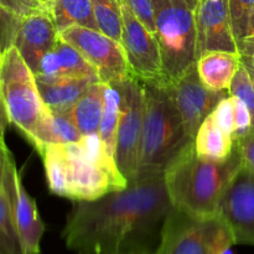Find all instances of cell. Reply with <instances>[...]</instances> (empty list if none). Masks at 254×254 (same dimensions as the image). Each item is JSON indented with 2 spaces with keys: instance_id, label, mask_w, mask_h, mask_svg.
Here are the masks:
<instances>
[{
  "instance_id": "cell-2",
  "label": "cell",
  "mask_w": 254,
  "mask_h": 254,
  "mask_svg": "<svg viewBox=\"0 0 254 254\" xmlns=\"http://www.w3.org/2000/svg\"><path fill=\"white\" fill-rule=\"evenodd\" d=\"M241 168L242 158L236 141L225 161H211L196 154L191 140L164 169L166 192L174 208L197 217H212L218 215L221 198Z\"/></svg>"
},
{
  "instance_id": "cell-26",
  "label": "cell",
  "mask_w": 254,
  "mask_h": 254,
  "mask_svg": "<svg viewBox=\"0 0 254 254\" xmlns=\"http://www.w3.org/2000/svg\"><path fill=\"white\" fill-rule=\"evenodd\" d=\"M21 19V15L10 10L0 1V56L14 46Z\"/></svg>"
},
{
  "instance_id": "cell-11",
  "label": "cell",
  "mask_w": 254,
  "mask_h": 254,
  "mask_svg": "<svg viewBox=\"0 0 254 254\" xmlns=\"http://www.w3.org/2000/svg\"><path fill=\"white\" fill-rule=\"evenodd\" d=\"M218 215L230 226L236 245L254 246V174L243 165L223 193Z\"/></svg>"
},
{
  "instance_id": "cell-33",
  "label": "cell",
  "mask_w": 254,
  "mask_h": 254,
  "mask_svg": "<svg viewBox=\"0 0 254 254\" xmlns=\"http://www.w3.org/2000/svg\"><path fill=\"white\" fill-rule=\"evenodd\" d=\"M238 54L241 56L254 57V7L252 12H251L245 37L241 41V44L238 45Z\"/></svg>"
},
{
  "instance_id": "cell-8",
  "label": "cell",
  "mask_w": 254,
  "mask_h": 254,
  "mask_svg": "<svg viewBox=\"0 0 254 254\" xmlns=\"http://www.w3.org/2000/svg\"><path fill=\"white\" fill-rule=\"evenodd\" d=\"M60 36L78 50L103 83H116L133 76L123 45L98 30L69 26L62 30Z\"/></svg>"
},
{
  "instance_id": "cell-36",
  "label": "cell",
  "mask_w": 254,
  "mask_h": 254,
  "mask_svg": "<svg viewBox=\"0 0 254 254\" xmlns=\"http://www.w3.org/2000/svg\"><path fill=\"white\" fill-rule=\"evenodd\" d=\"M9 124H11V122H10L6 107H5L4 101L1 98V94H0V139H4L5 131H6Z\"/></svg>"
},
{
  "instance_id": "cell-14",
  "label": "cell",
  "mask_w": 254,
  "mask_h": 254,
  "mask_svg": "<svg viewBox=\"0 0 254 254\" xmlns=\"http://www.w3.org/2000/svg\"><path fill=\"white\" fill-rule=\"evenodd\" d=\"M59 37L49 5H41L22 16L14 47L35 74L42 57L55 46Z\"/></svg>"
},
{
  "instance_id": "cell-40",
  "label": "cell",
  "mask_w": 254,
  "mask_h": 254,
  "mask_svg": "<svg viewBox=\"0 0 254 254\" xmlns=\"http://www.w3.org/2000/svg\"><path fill=\"white\" fill-rule=\"evenodd\" d=\"M127 254H153V252H133V253H127Z\"/></svg>"
},
{
  "instance_id": "cell-34",
  "label": "cell",
  "mask_w": 254,
  "mask_h": 254,
  "mask_svg": "<svg viewBox=\"0 0 254 254\" xmlns=\"http://www.w3.org/2000/svg\"><path fill=\"white\" fill-rule=\"evenodd\" d=\"M2 4L10 10H12L16 14L25 16V15L30 14L31 11L36 10L41 5L37 4L35 0H0Z\"/></svg>"
},
{
  "instance_id": "cell-23",
  "label": "cell",
  "mask_w": 254,
  "mask_h": 254,
  "mask_svg": "<svg viewBox=\"0 0 254 254\" xmlns=\"http://www.w3.org/2000/svg\"><path fill=\"white\" fill-rule=\"evenodd\" d=\"M91 1L98 31L121 42L122 31H123L121 0H91Z\"/></svg>"
},
{
  "instance_id": "cell-22",
  "label": "cell",
  "mask_w": 254,
  "mask_h": 254,
  "mask_svg": "<svg viewBox=\"0 0 254 254\" xmlns=\"http://www.w3.org/2000/svg\"><path fill=\"white\" fill-rule=\"evenodd\" d=\"M47 185L52 193L67 197L66 144H49L41 154Z\"/></svg>"
},
{
  "instance_id": "cell-30",
  "label": "cell",
  "mask_w": 254,
  "mask_h": 254,
  "mask_svg": "<svg viewBox=\"0 0 254 254\" xmlns=\"http://www.w3.org/2000/svg\"><path fill=\"white\" fill-rule=\"evenodd\" d=\"M133 12L134 16L156 37L155 12L153 0H122Z\"/></svg>"
},
{
  "instance_id": "cell-9",
  "label": "cell",
  "mask_w": 254,
  "mask_h": 254,
  "mask_svg": "<svg viewBox=\"0 0 254 254\" xmlns=\"http://www.w3.org/2000/svg\"><path fill=\"white\" fill-rule=\"evenodd\" d=\"M2 188L9 201L12 221L19 236L24 254H41V240L45 223L37 210L36 202L22 185L12 155L7 159Z\"/></svg>"
},
{
  "instance_id": "cell-24",
  "label": "cell",
  "mask_w": 254,
  "mask_h": 254,
  "mask_svg": "<svg viewBox=\"0 0 254 254\" xmlns=\"http://www.w3.org/2000/svg\"><path fill=\"white\" fill-rule=\"evenodd\" d=\"M0 254H24L2 185L0 186Z\"/></svg>"
},
{
  "instance_id": "cell-25",
  "label": "cell",
  "mask_w": 254,
  "mask_h": 254,
  "mask_svg": "<svg viewBox=\"0 0 254 254\" xmlns=\"http://www.w3.org/2000/svg\"><path fill=\"white\" fill-rule=\"evenodd\" d=\"M83 135L68 112H52L51 123V144H72L78 143Z\"/></svg>"
},
{
  "instance_id": "cell-38",
  "label": "cell",
  "mask_w": 254,
  "mask_h": 254,
  "mask_svg": "<svg viewBox=\"0 0 254 254\" xmlns=\"http://www.w3.org/2000/svg\"><path fill=\"white\" fill-rule=\"evenodd\" d=\"M186 1L189 2V5H190V6L192 7L193 10H195V7H196V5H197L198 0H186Z\"/></svg>"
},
{
  "instance_id": "cell-35",
  "label": "cell",
  "mask_w": 254,
  "mask_h": 254,
  "mask_svg": "<svg viewBox=\"0 0 254 254\" xmlns=\"http://www.w3.org/2000/svg\"><path fill=\"white\" fill-rule=\"evenodd\" d=\"M11 153L7 149V146L5 145L4 139H0V186L2 185V179H4L5 174V168H6L7 159L10 158Z\"/></svg>"
},
{
  "instance_id": "cell-5",
  "label": "cell",
  "mask_w": 254,
  "mask_h": 254,
  "mask_svg": "<svg viewBox=\"0 0 254 254\" xmlns=\"http://www.w3.org/2000/svg\"><path fill=\"white\" fill-rule=\"evenodd\" d=\"M235 245L222 216L197 217L173 208L164 221L153 254H225Z\"/></svg>"
},
{
  "instance_id": "cell-4",
  "label": "cell",
  "mask_w": 254,
  "mask_h": 254,
  "mask_svg": "<svg viewBox=\"0 0 254 254\" xmlns=\"http://www.w3.org/2000/svg\"><path fill=\"white\" fill-rule=\"evenodd\" d=\"M163 74L174 83L196 66L195 10L186 0H153Z\"/></svg>"
},
{
  "instance_id": "cell-31",
  "label": "cell",
  "mask_w": 254,
  "mask_h": 254,
  "mask_svg": "<svg viewBox=\"0 0 254 254\" xmlns=\"http://www.w3.org/2000/svg\"><path fill=\"white\" fill-rule=\"evenodd\" d=\"M235 141L240 149L242 165L254 174V127Z\"/></svg>"
},
{
  "instance_id": "cell-3",
  "label": "cell",
  "mask_w": 254,
  "mask_h": 254,
  "mask_svg": "<svg viewBox=\"0 0 254 254\" xmlns=\"http://www.w3.org/2000/svg\"><path fill=\"white\" fill-rule=\"evenodd\" d=\"M140 82L144 91V117L138 179L164 173L166 165L191 141L174 99L170 82L166 79H140Z\"/></svg>"
},
{
  "instance_id": "cell-37",
  "label": "cell",
  "mask_w": 254,
  "mask_h": 254,
  "mask_svg": "<svg viewBox=\"0 0 254 254\" xmlns=\"http://www.w3.org/2000/svg\"><path fill=\"white\" fill-rule=\"evenodd\" d=\"M241 62H242L243 66L246 67V69L250 73L251 78H252L254 83V57L251 56H241Z\"/></svg>"
},
{
  "instance_id": "cell-12",
  "label": "cell",
  "mask_w": 254,
  "mask_h": 254,
  "mask_svg": "<svg viewBox=\"0 0 254 254\" xmlns=\"http://www.w3.org/2000/svg\"><path fill=\"white\" fill-rule=\"evenodd\" d=\"M171 88L186 134L191 140H193L206 117L215 111L223 98L231 96L230 91H212L207 88L200 79L196 66L171 83Z\"/></svg>"
},
{
  "instance_id": "cell-29",
  "label": "cell",
  "mask_w": 254,
  "mask_h": 254,
  "mask_svg": "<svg viewBox=\"0 0 254 254\" xmlns=\"http://www.w3.org/2000/svg\"><path fill=\"white\" fill-rule=\"evenodd\" d=\"M216 119L221 128L230 134L235 140L236 133H237V124H236V107H235V97L231 96L223 98L217 104L216 109L213 111Z\"/></svg>"
},
{
  "instance_id": "cell-19",
  "label": "cell",
  "mask_w": 254,
  "mask_h": 254,
  "mask_svg": "<svg viewBox=\"0 0 254 254\" xmlns=\"http://www.w3.org/2000/svg\"><path fill=\"white\" fill-rule=\"evenodd\" d=\"M103 82H96L69 108L68 114L83 136L99 133L104 106Z\"/></svg>"
},
{
  "instance_id": "cell-17",
  "label": "cell",
  "mask_w": 254,
  "mask_h": 254,
  "mask_svg": "<svg viewBox=\"0 0 254 254\" xmlns=\"http://www.w3.org/2000/svg\"><path fill=\"white\" fill-rule=\"evenodd\" d=\"M96 82L101 81L92 77L59 79L52 82L36 79L37 88L41 94L42 101L51 112L68 111L83 96L84 92Z\"/></svg>"
},
{
  "instance_id": "cell-13",
  "label": "cell",
  "mask_w": 254,
  "mask_h": 254,
  "mask_svg": "<svg viewBox=\"0 0 254 254\" xmlns=\"http://www.w3.org/2000/svg\"><path fill=\"white\" fill-rule=\"evenodd\" d=\"M196 55L238 52L231 22L230 0H198L195 7Z\"/></svg>"
},
{
  "instance_id": "cell-20",
  "label": "cell",
  "mask_w": 254,
  "mask_h": 254,
  "mask_svg": "<svg viewBox=\"0 0 254 254\" xmlns=\"http://www.w3.org/2000/svg\"><path fill=\"white\" fill-rule=\"evenodd\" d=\"M47 5L59 32L69 26L98 30L91 0H54Z\"/></svg>"
},
{
  "instance_id": "cell-21",
  "label": "cell",
  "mask_w": 254,
  "mask_h": 254,
  "mask_svg": "<svg viewBox=\"0 0 254 254\" xmlns=\"http://www.w3.org/2000/svg\"><path fill=\"white\" fill-rule=\"evenodd\" d=\"M121 91L117 83H106L104 87V106L102 114L99 138L107 154L116 160L117 130L121 118Z\"/></svg>"
},
{
  "instance_id": "cell-28",
  "label": "cell",
  "mask_w": 254,
  "mask_h": 254,
  "mask_svg": "<svg viewBox=\"0 0 254 254\" xmlns=\"http://www.w3.org/2000/svg\"><path fill=\"white\" fill-rule=\"evenodd\" d=\"M253 7L254 0H230L231 22H232V31L235 35L237 49L247 31L248 21Z\"/></svg>"
},
{
  "instance_id": "cell-39",
  "label": "cell",
  "mask_w": 254,
  "mask_h": 254,
  "mask_svg": "<svg viewBox=\"0 0 254 254\" xmlns=\"http://www.w3.org/2000/svg\"><path fill=\"white\" fill-rule=\"evenodd\" d=\"M35 1L40 5H47V4H50V2L54 1V0H35Z\"/></svg>"
},
{
  "instance_id": "cell-7",
  "label": "cell",
  "mask_w": 254,
  "mask_h": 254,
  "mask_svg": "<svg viewBox=\"0 0 254 254\" xmlns=\"http://www.w3.org/2000/svg\"><path fill=\"white\" fill-rule=\"evenodd\" d=\"M121 91V118L117 130L116 163L122 176L130 184L138 179L141 131L144 117V91L140 79L130 76L116 82Z\"/></svg>"
},
{
  "instance_id": "cell-32",
  "label": "cell",
  "mask_w": 254,
  "mask_h": 254,
  "mask_svg": "<svg viewBox=\"0 0 254 254\" xmlns=\"http://www.w3.org/2000/svg\"><path fill=\"white\" fill-rule=\"evenodd\" d=\"M235 107L236 124H237V133H236L235 140H237L240 136L247 133L251 127H252V116H251V112L247 108V106L240 98H237V97H235Z\"/></svg>"
},
{
  "instance_id": "cell-16",
  "label": "cell",
  "mask_w": 254,
  "mask_h": 254,
  "mask_svg": "<svg viewBox=\"0 0 254 254\" xmlns=\"http://www.w3.org/2000/svg\"><path fill=\"white\" fill-rule=\"evenodd\" d=\"M241 66V55L230 51H208L196 60L200 79L212 91H230Z\"/></svg>"
},
{
  "instance_id": "cell-27",
  "label": "cell",
  "mask_w": 254,
  "mask_h": 254,
  "mask_svg": "<svg viewBox=\"0 0 254 254\" xmlns=\"http://www.w3.org/2000/svg\"><path fill=\"white\" fill-rule=\"evenodd\" d=\"M230 93L240 98L250 109L252 116V127H254V83L250 73L241 62L237 73L233 77V81L230 87Z\"/></svg>"
},
{
  "instance_id": "cell-6",
  "label": "cell",
  "mask_w": 254,
  "mask_h": 254,
  "mask_svg": "<svg viewBox=\"0 0 254 254\" xmlns=\"http://www.w3.org/2000/svg\"><path fill=\"white\" fill-rule=\"evenodd\" d=\"M0 94L11 124L30 141L49 108L42 101L35 74L14 46L0 57Z\"/></svg>"
},
{
  "instance_id": "cell-41",
  "label": "cell",
  "mask_w": 254,
  "mask_h": 254,
  "mask_svg": "<svg viewBox=\"0 0 254 254\" xmlns=\"http://www.w3.org/2000/svg\"><path fill=\"white\" fill-rule=\"evenodd\" d=\"M0 57H1V56H0Z\"/></svg>"
},
{
  "instance_id": "cell-1",
  "label": "cell",
  "mask_w": 254,
  "mask_h": 254,
  "mask_svg": "<svg viewBox=\"0 0 254 254\" xmlns=\"http://www.w3.org/2000/svg\"><path fill=\"white\" fill-rule=\"evenodd\" d=\"M173 208L164 173L154 174L98 200L73 201L62 240L78 254L154 252Z\"/></svg>"
},
{
  "instance_id": "cell-10",
  "label": "cell",
  "mask_w": 254,
  "mask_h": 254,
  "mask_svg": "<svg viewBox=\"0 0 254 254\" xmlns=\"http://www.w3.org/2000/svg\"><path fill=\"white\" fill-rule=\"evenodd\" d=\"M121 2L123 15L121 42L131 74L140 79H165L158 40L134 16L122 0Z\"/></svg>"
},
{
  "instance_id": "cell-18",
  "label": "cell",
  "mask_w": 254,
  "mask_h": 254,
  "mask_svg": "<svg viewBox=\"0 0 254 254\" xmlns=\"http://www.w3.org/2000/svg\"><path fill=\"white\" fill-rule=\"evenodd\" d=\"M196 154L211 161H225L231 155L235 140L218 124L215 113H211L201 123L193 138Z\"/></svg>"
},
{
  "instance_id": "cell-15",
  "label": "cell",
  "mask_w": 254,
  "mask_h": 254,
  "mask_svg": "<svg viewBox=\"0 0 254 254\" xmlns=\"http://www.w3.org/2000/svg\"><path fill=\"white\" fill-rule=\"evenodd\" d=\"M84 77L98 78V74L78 50L64 41L61 36L55 46L42 57L35 73V78L44 82Z\"/></svg>"
}]
</instances>
